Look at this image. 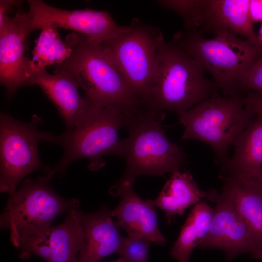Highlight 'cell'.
Returning <instances> with one entry per match:
<instances>
[{"label":"cell","mask_w":262,"mask_h":262,"mask_svg":"<svg viewBox=\"0 0 262 262\" xmlns=\"http://www.w3.org/2000/svg\"><path fill=\"white\" fill-rule=\"evenodd\" d=\"M201 64L170 40L162 44L143 104L153 110L186 111L219 90Z\"/></svg>","instance_id":"obj_1"},{"label":"cell","mask_w":262,"mask_h":262,"mask_svg":"<svg viewBox=\"0 0 262 262\" xmlns=\"http://www.w3.org/2000/svg\"><path fill=\"white\" fill-rule=\"evenodd\" d=\"M165 113L141 105L132 110L126 125L128 137L123 140L120 154L126 167L119 182H135L143 175H162L180 170L186 162V154L168 139L161 122Z\"/></svg>","instance_id":"obj_2"},{"label":"cell","mask_w":262,"mask_h":262,"mask_svg":"<svg viewBox=\"0 0 262 262\" xmlns=\"http://www.w3.org/2000/svg\"><path fill=\"white\" fill-rule=\"evenodd\" d=\"M66 40L72 48V53L64 62L55 65L54 71H63L73 77L92 105L134 108L142 104L100 44L75 32L68 35Z\"/></svg>","instance_id":"obj_3"},{"label":"cell","mask_w":262,"mask_h":262,"mask_svg":"<svg viewBox=\"0 0 262 262\" xmlns=\"http://www.w3.org/2000/svg\"><path fill=\"white\" fill-rule=\"evenodd\" d=\"M171 40L201 64L224 96L241 94L244 78L262 55V48L227 33L207 39L197 31H180Z\"/></svg>","instance_id":"obj_4"},{"label":"cell","mask_w":262,"mask_h":262,"mask_svg":"<svg viewBox=\"0 0 262 262\" xmlns=\"http://www.w3.org/2000/svg\"><path fill=\"white\" fill-rule=\"evenodd\" d=\"M133 108L93 106L80 124L61 134L63 155L48 175L51 178L63 175L71 163L81 158L89 160V169L98 170L105 164V155L120 156L123 139L119 131L125 127Z\"/></svg>","instance_id":"obj_5"},{"label":"cell","mask_w":262,"mask_h":262,"mask_svg":"<svg viewBox=\"0 0 262 262\" xmlns=\"http://www.w3.org/2000/svg\"><path fill=\"white\" fill-rule=\"evenodd\" d=\"M177 115L184 127L181 140L208 144L220 166L228 159V151L237 136L255 116L246 108L244 95L221 96L218 93Z\"/></svg>","instance_id":"obj_6"},{"label":"cell","mask_w":262,"mask_h":262,"mask_svg":"<svg viewBox=\"0 0 262 262\" xmlns=\"http://www.w3.org/2000/svg\"><path fill=\"white\" fill-rule=\"evenodd\" d=\"M50 179L46 174L25 179L8 201L0 226L1 229L9 230L10 240L16 247L28 235L48 232L57 217L79 207L76 198L65 199L56 193L49 184Z\"/></svg>","instance_id":"obj_7"},{"label":"cell","mask_w":262,"mask_h":262,"mask_svg":"<svg viewBox=\"0 0 262 262\" xmlns=\"http://www.w3.org/2000/svg\"><path fill=\"white\" fill-rule=\"evenodd\" d=\"M164 41L159 29L135 18L122 32L101 44L133 96L142 103L149 90Z\"/></svg>","instance_id":"obj_8"},{"label":"cell","mask_w":262,"mask_h":262,"mask_svg":"<svg viewBox=\"0 0 262 262\" xmlns=\"http://www.w3.org/2000/svg\"><path fill=\"white\" fill-rule=\"evenodd\" d=\"M42 120L34 115L29 122H20L7 113L0 115V191L8 194L10 200L22 180L28 175L42 170L48 174L51 168L41 163L38 144L45 141L60 145L61 135L38 130Z\"/></svg>","instance_id":"obj_9"},{"label":"cell","mask_w":262,"mask_h":262,"mask_svg":"<svg viewBox=\"0 0 262 262\" xmlns=\"http://www.w3.org/2000/svg\"><path fill=\"white\" fill-rule=\"evenodd\" d=\"M27 2L31 32L48 27L62 28L82 33L90 41L101 45L126 27L117 24L106 11L62 9L40 0H28Z\"/></svg>","instance_id":"obj_10"},{"label":"cell","mask_w":262,"mask_h":262,"mask_svg":"<svg viewBox=\"0 0 262 262\" xmlns=\"http://www.w3.org/2000/svg\"><path fill=\"white\" fill-rule=\"evenodd\" d=\"M210 229L197 247L217 249L228 261L246 253L262 250V243L238 212L228 193L222 189L216 200Z\"/></svg>","instance_id":"obj_11"},{"label":"cell","mask_w":262,"mask_h":262,"mask_svg":"<svg viewBox=\"0 0 262 262\" xmlns=\"http://www.w3.org/2000/svg\"><path fill=\"white\" fill-rule=\"evenodd\" d=\"M30 33L28 12L6 16L0 24V82L9 98L21 87L30 86L29 60L24 52Z\"/></svg>","instance_id":"obj_12"},{"label":"cell","mask_w":262,"mask_h":262,"mask_svg":"<svg viewBox=\"0 0 262 262\" xmlns=\"http://www.w3.org/2000/svg\"><path fill=\"white\" fill-rule=\"evenodd\" d=\"M134 181L117 182L112 192L120 196L118 205L111 210L116 224L127 234L141 236L151 243L164 245L166 239L162 234L158 223L154 200H143L135 192Z\"/></svg>","instance_id":"obj_13"},{"label":"cell","mask_w":262,"mask_h":262,"mask_svg":"<svg viewBox=\"0 0 262 262\" xmlns=\"http://www.w3.org/2000/svg\"><path fill=\"white\" fill-rule=\"evenodd\" d=\"M78 211L82 240L77 262H99L111 254H118L123 237L112 219L111 210L103 207L92 213Z\"/></svg>","instance_id":"obj_14"},{"label":"cell","mask_w":262,"mask_h":262,"mask_svg":"<svg viewBox=\"0 0 262 262\" xmlns=\"http://www.w3.org/2000/svg\"><path fill=\"white\" fill-rule=\"evenodd\" d=\"M37 85L55 104L65 122L67 131H70L85 117L92 105L79 93V84L68 73L54 71L49 73L46 69L30 77V85Z\"/></svg>","instance_id":"obj_15"},{"label":"cell","mask_w":262,"mask_h":262,"mask_svg":"<svg viewBox=\"0 0 262 262\" xmlns=\"http://www.w3.org/2000/svg\"><path fill=\"white\" fill-rule=\"evenodd\" d=\"M250 3V0H204L203 22L197 31L202 35L227 33L242 36L259 47Z\"/></svg>","instance_id":"obj_16"},{"label":"cell","mask_w":262,"mask_h":262,"mask_svg":"<svg viewBox=\"0 0 262 262\" xmlns=\"http://www.w3.org/2000/svg\"><path fill=\"white\" fill-rule=\"evenodd\" d=\"M234 154L221 165L220 176L251 178L262 169V116L256 115L235 140Z\"/></svg>","instance_id":"obj_17"},{"label":"cell","mask_w":262,"mask_h":262,"mask_svg":"<svg viewBox=\"0 0 262 262\" xmlns=\"http://www.w3.org/2000/svg\"><path fill=\"white\" fill-rule=\"evenodd\" d=\"M219 193L211 190H201L189 172H173L156 199L155 206L166 213L169 223L173 216L183 215L185 210L196 204L204 198L215 202Z\"/></svg>","instance_id":"obj_18"},{"label":"cell","mask_w":262,"mask_h":262,"mask_svg":"<svg viewBox=\"0 0 262 262\" xmlns=\"http://www.w3.org/2000/svg\"><path fill=\"white\" fill-rule=\"evenodd\" d=\"M223 189L232 200L236 209L262 243V187L254 179L241 176H220Z\"/></svg>","instance_id":"obj_19"},{"label":"cell","mask_w":262,"mask_h":262,"mask_svg":"<svg viewBox=\"0 0 262 262\" xmlns=\"http://www.w3.org/2000/svg\"><path fill=\"white\" fill-rule=\"evenodd\" d=\"M213 209L204 202L196 204L191 211L170 250L178 262H190L193 250L197 247L210 229Z\"/></svg>","instance_id":"obj_20"},{"label":"cell","mask_w":262,"mask_h":262,"mask_svg":"<svg viewBox=\"0 0 262 262\" xmlns=\"http://www.w3.org/2000/svg\"><path fill=\"white\" fill-rule=\"evenodd\" d=\"M82 240L78 209H72L62 223L51 227L50 262H77Z\"/></svg>","instance_id":"obj_21"},{"label":"cell","mask_w":262,"mask_h":262,"mask_svg":"<svg viewBox=\"0 0 262 262\" xmlns=\"http://www.w3.org/2000/svg\"><path fill=\"white\" fill-rule=\"evenodd\" d=\"M72 51L71 47L60 37L56 28L42 29L36 40L32 59L29 61L30 79L32 74L46 69L47 66L62 63L70 56Z\"/></svg>","instance_id":"obj_22"},{"label":"cell","mask_w":262,"mask_h":262,"mask_svg":"<svg viewBox=\"0 0 262 262\" xmlns=\"http://www.w3.org/2000/svg\"><path fill=\"white\" fill-rule=\"evenodd\" d=\"M157 3L182 18L186 31H198L202 24L204 0H162Z\"/></svg>","instance_id":"obj_23"},{"label":"cell","mask_w":262,"mask_h":262,"mask_svg":"<svg viewBox=\"0 0 262 262\" xmlns=\"http://www.w3.org/2000/svg\"><path fill=\"white\" fill-rule=\"evenodd\" d=\"M50 230L51 229L46 233L30 235L20 240L17 247L19 250L18 257L27 259L33 254L47 262H50Z\"/></svg>","instance_id":"obj_24"},{"label":"cell","mask_w":262,"mask_h":262,"mask_svg":"<svg viewBox=\"0 0 262 262\" xmlns=\"http://www.w3.org/2000/svg\"><path fill=\"white\" fill-rule=\"evenodd\" d=\"M151 242L137 234L123 237L118 254L125 262H148V253Z\"/></svg>","instance_id":"obj_25"},{"label":"cell","mask_w":262,"mask_h":262,"mask_svg":"<svg viewBox=\"0 0 262 262\" xmlns=\"http://www.w3.org/2000/svg\"><path fill=\"white\" fill-rule=\"evenodd\" d=\"M240 91L262 92V55L247 71L242 82Z\"/></svg>","instance_id":"obj_26"},{"label":"cell","mask_w":262,"mask_h":262,"mask_svg":"<svg viewBox=\"0 0 262 262\" xmlns=\"http://www.w3.org/2000/svg\"><path fill=\"white\" fill-rule=\"evenodd\" d=\"M246 108L255 115L262 116V92L249 91L244 95Z\"/></svg>","instance_id":"obj_27"},{"label":"cell","mask_w":262,"mask_h":262,"mask_svg":"<svg viewBox=\"0 0 262 262\" xmlns=\"http://www.w3.org/2000/svg\"><path fill=\"white\" fill-rule=\"evenodd\" d=\"M250 14L253 23L262 21V0H250Z\"/></svg>","instance_id":"obj_28"},{"label":"cell","mask_w":262,"mask_h":262,"mask_svg":"<svg viewBox=\"0 0 262 262\" xmlns=\"http://www.w3.org/2000/svg\"><path fill=\"white\" fill-rule=\"evenodd\" d=\"M22 2L21 0H0V24L2 22L6 14L15 6L20 5Z\"/></svg>","instance_id":"obj_29"},{"label":"cell","mask_w":262,"mask_h":262,"mask_svg":"<svg viewBox=\"0 0 262 262\" xmlns=\"http://www.w3.org/2000/svg\"><path fill=\"white\" fill-rule=\"evenodd\" d=\"M251 178L257 181L262 187V169L256 175Z\"/></svg>","instance_id":"obj_30"},{"label":"cell","mask_w":262,"mask_h":262,"mask_svg":"<svg viewBox=\"0 0 262 262\" xmlns=\"http://www.w3.org/2000/svg\"><path fill=\"white\" fill-rule=\"evenodd\" d=\"M257 39L258 42V45L260 47L262 48V25H261L258 32V34H257Z\"/></svg>","instance_id":"obj_31"},{"label":"cell","mask_w":262,"mask_h":262,"mask_svg":"<svg viewBox=\"0 0 262 262\" xmlns=\"http://www.w3.org/2000/svg\"><path fill=\"white\" fill-rule=\"evenodd\" d=\"M252 256L253 258L262 260V250L252 254Z\"/></svg>","instance_id":"obj_32"},{"label":"cell","mask_w":262,"mask_h":262,"mask_svg":"<svg viewBox=\"0 0 262 262\" xmlns=\"http://www.w3.org/2000/svg\"><path fill=\"white\" fill-rule=\"evenodd\" d=\"M125 262L124 260H123L121 258L119 257L117 259L110 261V262Z\"/></svg>","instance_id":"obj_33"}]
</instances>
